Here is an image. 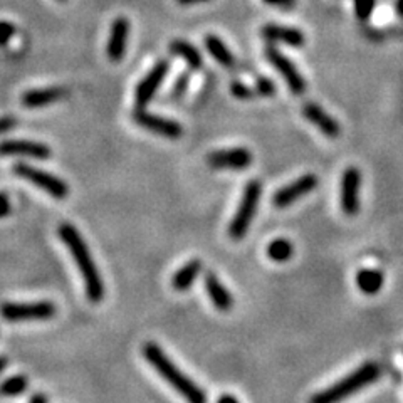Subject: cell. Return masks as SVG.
<instances>
[{
  "instance_id": "e575fe53",
  "label": "cell",
  "mask_w": 403,
  "mask_h": 403,
  "mask_svg": "<svg viewBox=\"0 0 403 403\" xmlns=\"http://www.w3.org/2000/svg\"><path fill=\"white\" fill-rule=\"evenodd\" d=\"M29 403H47V398L46 395H42V393H36V395L31 398Z\"/></svg>"
},
{
  "instance_id": "f546056e",
  "label": "cell",
  "mask_w": 403,
  "mask_h": 403,
  "mask_svg": "<svg viewBox=\"0 0 403 403\" xmlns=\"http://www.w3.org/2000/svg\"><path fill=\"white\" fill-rule=\"evenodd\" d=\"M188 76L187 74H183V76H180V79L175 83V86H173V98H180L182 94H185V91H187V88H188Z\"/></svg>"
},
{
  "instance_id": "52a82bcc",
  "label": "cell",
  "mask_w": 403,
  "mask_h": 403,
  "mask_svg": "<svg viewBox=\"0 0 403 403\" xmlns=\"http://www.w3.org/2000/svg\"><path fill=\"white\" fill-rule=\"evenodd\" d=\"M133 121L138 126L145 128V130L168 140H178L180 136L183 135V128L178 121L153 115V113H148L143 110V108H136V110L133 111Z\"/></svg>"
},
{
  "instance_id": "9c48e42d",
  "label": "cell",
  "mask_w": 403,
  "mask_h": 403,
  "mask_svg": "<svg viewBox=\"0 0 403 403\" xmlns=\"http://www.w3.org/2000/svg\"><path fill=\"white\" fill-rule=\"evenodd\" d=\"M317 187V177L315 173H306L300 177L297 180H294L286 187L279 188V190L274 193L272 202L277 208H286L289 205H292L294 202L300 200L301 197L311 193Z\"/></svg>"
},
{
  "instance_id": "4dcf8cb0",
  "label": "cell",
  "mask_w": 403,
  "mask_h": 403,
  "mask_svg": "<svg viewBox=\"0 0 403 403\" xmlns=\"http://www.w3.org/2000/svg\"><path fill=\"white\" fill-rule=\"evenodd\" d=\"M16 125H17V121L14 120V118H11V116L0 118V135H4V133L11 131Z\"/></svg>"
},
{
  "instance_id": "d6a6232c",
  "label": "cell",
  "mask_w": 403,
  "mask_h": 403,
  "mask_svg": "<svg viewBox=\"0 0 403 403\" xmlns=\"http://www.w3.org/2000/svg\"><path fill=\"white\" fill-rule=\"evenodd\" d=\"M180 6H197V4H205L208 0H177Z\"/></svg>"
},
{
  "instance_id": "74e56055",
  "label": "cell",
  "mask_w": 403,
  "mask_h": 403,
  "mask_svg": "<svg viewBox=\"0 0 403 403\" xmlns=\"http://www.w3.org/2000/svg\"><path fill=\"white\" fill-rule=\"evenodd\" d=\"M61 2H64V0H61Z\"/></svg>"
},
{
  "instance_id": "8fae6325",
  "label": "cell",
  "mask_w": 403,
  "mask_h": 403,
  "mask_svg": "<svg viewBox=\"0 0 403 403\" xmlns=\"http://www.w3.org/2000/svg\"><path fill=\"white\" fill-rule=\"evenodd\" d=\"M359 187H362V173L358 168L350 167L345 170L341 178V208L346 215L353 217L359 210Z\"/></svg>"
},
{
  "instance_id": "d4e9b609",
  "label": "cell",
  "mask_w": 403,
  "mask_h": 403,
  "mask_svg": "<svg viewBox=\"0 0 403 403\" xmlns=\"http://www.w3.org/2000/svg\"><path fill=\"white\" fill-rule=\"evenodd\" d=\"M374 6H377V0H354V12L359 21H368L374 11Z\"/></svg>"
},
{
  "instance_id": "e0dca14e",
  "label": "cell",
  "mask_w": 403,
  "mask_h": 403,
  "mask_svg": "<svg viewBox=\"0 0 403 403\" xmlns=\"http://www.w3.org/2000/svg\"><path fill=\"white\" fill-rule=\"evenodd\" d=\"M66 96H68V93H66L64 88L52 86V88L31 89V91L22 94L21 101L26 108L36 110V108H42V106H47V104L58 103Z\"/></svg>"
},
{
  "instance_id": "d6986e66",
  "label": "cell",
  "mask_w": 403,
  "mask_h": 403,
  "mask_svg": "<svg viewBox=\"0 0 403 403\" xmlns=\"http://www.w3.org/2000/svg\"><path fill=\"white\" fill-rule=\"evenodd\" d=\"M203 264L198 259L188 260L187 264H183L177 272L172 276V287L175 291L183 292L188 291L193 286V282L197 281L198 274L202 272Z\"/></svg>"
},
{
  "instance_id": "7c38bea8",
  "label": "cell",
  "mask_w": 403,
  "mask_h": 403,
  "mask_svg": "<svg viewBox=\"0 0 403 403\" xmlns=\"http://www.w3.org/2000/svg\"><path fill=\"white\" fill-rule=\"evenodd\" d=\"M207 161L215 170H245L252 163V155L248 148L219 150L208 155Z\"/></svg>"
},
{
  "instance_id": "5b68a950",
  "label": "cell",
  "mask_w": 403,
  "mask_h": 403,
  "mask_svg": "<svg viewBox=\"0 0 403 403\" xmlns=\"http://www.w3.org/2000/svg\"><path fill=\"white\" fill-rule=\"evenodd\" d=\"M12 172L17 175L19 178L27 180L32 185H36L37 188H41L42 192L49 193L51 197L54 198H66L69 195V187L64 180H61L56 175H52L49 172H44V170L32 167V165L22 163L19 161L12 167Z\"/></svg>"
},
{
  "instance_id": "1f68e13d",
  "label": "cell",
  "mask_w": 403,
  "mask_h": 403,
  "mask_svg": "<svg viewBox=\"0 0 403 403\" xmlns=\"http://www.w3.org/2000/svg\"><path fill=\"white\" fill-rule=\"evenodd\" d=\"M265 4H269V6H276V7H289L291 6V0H264Z\"/></svg>"
},
{
  "instance_id": "5bb4252c",
  "label": "cell",
  "mask_w": 403,
  "mask_h": 403,
  "mask_svg": "<svg viewBox=\"0 0 403 403\" xmlns=\"http://www.w3.org/2000/svg\"><path fill=\"white\" fill-rule=\"evenodd\" d=\"M302 116H305L312 126H316L322 135L328 136V138H338L340 136V123L322 110L321 106H317L316 103H306L305 106H302Z\"/></svg>"
},
{
  "instance_id": "30bf717a",
  "label": "cell",
  "mask_w": 403,
  "mask_h": 403,
  "mask_svg": "<svg viewBox=\"0 0 403 403\" xmlns=\"http://www.w3.org/2000/svg\"><path fill=\"white\" fill-rule=\"evenodd\" d=\"M170 71L168 61H160L158 64H155V68L140 81V84L135 89V101L138 108H145L153 96L158 91V88L163 84L165 78H167Z\"/></svg>"
},
{
  "instance_id": "8992f818",
  "label": "cell",
  "mask_w": 403,
  "mask_h": 403,
  "mask_svg": "<svg viewBox=\"0 0 403 403\" xmlns=\"http://www.w3.org/2000/svg\"><path fill=\"white\" fill-rule=\"evenodd\" d=\"M0 315L11 322L51 320L56 316V305H52L51 301L4 302L0 306Z\"/></svg>"
},
{
  "instance_id": "ac0fdd59",
  "label": "cell",
  "mask_w": 403,
  "mask_h": 403,
  "mask_svg": "<svg viewBox=\"0 0 403 403\" xmlns=\"http://www.w3.org/2000/svg\"><path fill=\"white\" fill-rule=\"evenodd\" d=\"M203 282H205L207 294H208V297H210L212 305L215 306L219 311H224V312L230 311L232 306H234V297H232L229 289H227L224 284L220 282V279L217 277L213 272H208L205 274Z\"/></svg>"
},
{
  "instance_id": "8d00e7d4",
  "label": "cell",
  "mask_w": 403,
  "mask_h": 403,
  "mask_svg": "<svg viewBox=\"0 0 403 403\" xmlns=\"http://www.w3.org/2000/svg\"><path fill=\"white\" fill-rule=\"evenodd\" d=\"M397 14L403 19V0H398L397 2Z\"/></svg>"
},
{
  "instance_id": "f1b7e54d",
  "label": "cell",
  "mask_w": 403,
  "mask_h": 403,
  "mask_svg": "<svg viewBox=\"0 0 403 403\" xmlns=\"http://www.w3.org/2000/svg\"><path fill=\"white\" fill-rule=\"evenodd\" d=\"M12 205H11V198L6 192H0V219H6V217L11 213Z\"/></svg>"
},
{
  "instance_id": "9a60e30c",
  "label": "cell",
  "mask_w": 403,
  "mask_h": 403,
  "mask_svg": "<svg viewBox=\"0 0 403 403\" xmlns=\"http://www.w3.org/2000/svg\"><path fill=\"white\" fill-rule=\"evenodd\" d=\"M128 34H130V21L126 17H118L111 26L110 39H108L106 52L113 63H120L125 58Z\"/></svg>"
},
{
  "instance_id": "ba28073f",
  "label": "cell",
  "mask_w": 403,
  "mask_h": 403,
  "mask_svg": "<svg viewBox=\"0 0 403 403\" xmlns=\"http://www.w3.org/2000/svg\"><path fill=\"white\" fill-rule=\"evenodd\" d=\"M265 58H267L269 63L276 68L277 73L282 76L292 94L301 96V94L306 91V81L301 76L300 71H297L296 66L292 64L291 59H287L286 56L281 54V52L272 46H269L267 49H265Z\"/></svg>"
},
{
  "instance_id": "2e32d148",
  "label": "cell",
  "mask_w": 403,
  "mask_h": 403,
  "mask_svg": "<svg viewBox=\"0 0 403 403\" xmlns=\"http://www.w3.org/2000/svg\"><path fill=\"white\" fill-rule=\"evenodd\" d=\"M262 37L269 42H281L289 47L305 46V34L296 27L277 26V24H265L262 27Z\"/></svg>"
},
{
  "instance_id": "484cf974",
  "label": "cell",
  "mask_w": 403,
  "mask_h": 403,
  "mask_svg": "<svg viewBox=\"0 0 403 403\" xmlns=\"http://www.w3.org/2000/svg\"><path fill=\"white\" fill-rule=\"evenodd\" d=\"M255 93L260 94V96L271 98L276 94V86H274V83L271 79L260 76V78L257 79V83H255Z\"/></svg>"
},
{
  "instance_id": "603a6c76",
  "label": "cell",
  "mask_w": 403,
  "mask_h": 403,
  "mask_svg": "<svg viewBox=\"0 0 403 403\" xmlns=\"http://www.w3.org/2000/svg\"><path fill=\"white\" fill-rule=\"evenodd\" d=\"M292 244L287 239H274L267 245V257L274 262H286L292 257Z\"/></svg>"
},
{
  "instance_id": "ffe728a7",
  "label": "cell",
  "mask_w": 403,
  "mask_h": 403,
  "mask_svg": "<svg viewBox=\"0 0 403 403\" xmlns=\"http://www.w3.org/2000/svg\"><path fill=\"white\" fill-rule=\"evenodd\" d=\"M170 52H172L173 56H177V58L183 59L192 69H200L203 66L202 54L198 52L195 46L190 44V42L183 39H175L172 41V44H170Z\"/></svg>"
},
{
  "instance_id": "277c9868",
  "label": "cell",
  "mask_w": 403,
  "mask_h": 403,
  "mask_svg": "<svg viewBox=\"0 0 403 403\" xmlns=\"http://www.w3.org/2000/svg\"><path fill=\"white\" fill-rule=\"evenodd\" d=\"M260 195H262V185L257 180H252V182L245 185L239 207H237L234 219H232L229 225V235L234 240H239L248 234L255 212L259 208Z\"/></svg>"
},
{
  "instance_id": "4fadbf2b",
  "label": "cell",
  "mask_w": 403,
  "mask_h": 403,
  "mask_svg": "<svg viewBox=\"0 0 403 403\" xmlns=\"http://www.w3.org/2000/svg\"><path fill=\"white\" fill-rule=\"evenodd\" d=\"M0 155L2 156H29L36 160H47L52 155L51 148L39 141L31 140H6L0 141Z\"/></svg>"
},
{
  "instance_id": "83f0119b",
  "label": "cell",
  "mask_w": 403,
  "mask_h": 403,
  "mask_svg": "<svg viewBox=\"0 0 403 403\" xmlns=\"http://www.w3.org/2000/svg\"><path fill=\"white\" fill-rule=\"evenodd\" d=\"M16 26L9 21H0V46H7L16 34Z\"/></svg>"
},
{
  "instance_id": "836d02e7",
  "label": "cell",
  "mask_w": 403,
  "mask_h": 403,
  "mask_svg": "<svg viewBox=\"0 0 403 403\" xmlns=\"http://www.w3.org/2000/svg\"><path fill=\"white\" fill-rule=\"evenodd\" d=\"M217 403H239V400L234 395H222Z\"/></svg>"
},
{
  "instance_id": "f35d334b",
  "label": "cell",
  "mask_w": 403,
  "mask_h": 403,
  "mask_svg": "<svg viewBox=\"0 0 403 403\" xmlns=\"http://www.w3.org/2000/svg\"><path fill=\"white\" fill-rule=\"evenodd\" d=\"M291 2H294V0H291Z\"/></svg>"
},
{
  "instance_id": "3957f363",
  "label": "cell",
  "mask_w": 403,
  "mask_h": 403,
  "mask_svg": "<svg viewBox=\"0 0 403 403\" xmlns=\"http://www.w3.org/2000/svg\"><path fill=\"white\" fill-rule=\"evenodd\" d=\"M378 377H380V367L373 362H367L354 372L346 374L343 380L312 395L310 403H341L348 397L363 390L364 387L372 385L373 382L378 380Z\"/></svg>"
},
{
  "instance_id": "6da1fadb",
  "label": "cell",
  "mask_w": 403,
  "mask_h": 403,
  "mask_svg": "<svg viewBox=\"0 0 403 403\" xmlns=\"http://www.w3.org/2000/svg\"><path fill=\"white\" fill-rule=\"evenodd\" d=\"M61 240L64 242L66 248L73 254V259L78 265L81 276L84 279V289H86V296L91 302H99L104 297V284L101 274L98 271V265L94 262L91 252H89L88 244L84 242L83 235L79 234L78 229L71 224H61L58 229Z\"/></svg>"
},
{
  "instance_id": "7402d4cb",
  "label": "cell",
  "mask_w": 403,
  "mask_h": 403,
  "mask_svg": "<svg viewBox=\"0 0 403 403\" xmlns=\"http://www.w3.org/2000/svg\"><path fill=\"white\" fill-rule=\"evenodd\" d=\"M383 274L378 271V269H362L357 274V286L359 291L363 294H368V296H373L380 291L383 286Z\"/></svg>"
},
{
  "instance_id": "cb8c5ba5",
  "label": "cell",
  "mask_w": 403,
  "mask_h": 403,
  "mask_svg": "<svg viewBox=\"0 0 403 403\" xmlns=\"http://www.w3.org/2000/svg\"><path fill=\"white\" fill-rule=\"evenodd\" d=\"M29 387V380L24 374H14L0 383V395L2 397H19Z\"/></svg>"
},
{
  "instance_id": "4316f807",
  "label": "cell",
  "mask_w": 403,
  "mask_h": 403,
  "mask_svg": "<svg viewBox=\"0 0 403 403\" xmlns=\"http://www.w3.org/2000/svg\"><path fill=\"white\" fill-rule=\"evenodd\" d=\"M230 91L237 99H252L255 96L254 89H250L249 86H245V84L239 83V81H234V83L230 84Z\"/></svg>"
},
{
  "instance_id": "7a4b0ae2",
  "label": "cell",
  "mask_w": 403,
  "mask_h": 403,
  "mask_svg": "<svg viewBox=\"0 0 403 403\" xmlns=\"http://www.w3.org/2000/svg\"><path fill=\"white\" fill-rule=\"evenodd\" d=\"M141 353H143L146 363H148L180 397H183L185 402L207 403L205 392H203L192 378H188L187 374L167 357V353H165L158 345L151 343V341L150 343H145Z\"/></svg>"
},
{
  "instance_id": "d590c367",
  "label": "cell",
  "mask_w": 403,
  "mask_h": 403,
  "mask_svg": "<svg viewBox=\"0 0 403 403\" xmlns=\"http://www.w3.org/2000/svg\"><path fill=\"white\" fill-rule=\"evenodd\" d=\"M7 364H9V359L6 357H0V373L7 368Z\"/></svg>"
},
{
  "instance_id": "44dd1931",
  "label": "cell",
  "mask_w": 403,
  "mask_h": 403,
  "mask_svg": "<svg viewBox=\"0 0 403 403\" xmlns=\"http://www.w3.org/2000/svg\"><path fill=\"white\" fill-rule=\"evenodd\" d=\"M205 47H207L208 54H210L212 58L215 59L220 66H224V68L230 69L232 66L235 64L234 54H232L230 49L224 44V41H222L220 37L212 36V34L207 36L205 37Z\"/></svg>"
}]
</instances>
